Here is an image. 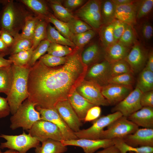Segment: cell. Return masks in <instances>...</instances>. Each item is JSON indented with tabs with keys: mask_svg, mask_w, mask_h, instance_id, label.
Returning a JSON list of instances; mask_svg holds the SVG:
<instances>
[{
	"mask_svg": "<svg viewBox=\"0 0 153 153\" xmlns=\"http://www.w3.org/2000/svg\"><path fill=\"white\" fill-rule=\"evenodd\" d=\"M136 87L142 93L153 90V72L144 68L138 77Z\"/></svg>",
	"mask_w": 153,
	"mask_h": 153,
	"instance_id": "cell-29",
	"label": "cell"
},
{
	"mask_svg": "<svg viewBox=\"0 0 153 153\" xmlns=\"http://www.w3.org/2000/svg\"><path fill=\"white\" fill-rule=\"evenodd\" d=\"M132 87L108 84L102 87L101 92L110 105H116L132 90Z\"/></svg>",
	"mask_w": 153,
	"mask_h": 153,
	"instance_id": "cell-17",
	"label": "cell"
},
{
	"mask_svg": "<svg viewBox=\"0 0 153 153\" xmlns=\"http://www.w3.org/2000/svg\"><path fill=\"white\" fill-rule=\"evenodd\" d=\"M20 1L31 10L35 15L45 18L50 13L48 4L41 0H21Z\"/></svg>",
	"mask_w": 153,
	"mask_h": 153,
	"instance_id": "cell-27",
	"label": "cell"
},
{
	"mask_svg": "<svg viewBox=\"0 0 153 153\" xmlns=\"http://www.w3.org/2000/svg\"><path fill=\"white\" fill-rule=\"evenodd\" d=\"M141 104L142 107H153V91L142 93L140 97Z\"/></svg>",
	"mask_w": 153,
	"mask_h": 153,
	"instance_id": "cell-50",
	"label": "cell"
},
{
	"mask_svg": "<svg viewBox=\"0 0 153 153\" xmlns=\"http://www.w3.org/2000/svg\"><path fill=\"white\" fill-rule=\"evenodd\" d=\"M35 109L40 113L41 119L55 124L59 129L64 140L78 139L73 131L54 108L44 109L36 106Z\"/></svg>",
	"mask_w": 153,
	"mask_h": 153,
	"instance_id": "cell-12",
	"label": "cell"
},
{
	"mask_svg": "<svg viewBox=\"0 0 153 153\" xmlns=\"http://www.w3.org/2000/svg\"><path fill=\"white\" fill-rule=\"evenodd\" d=\"M83 50L76 47L60 66L49 67L39 59L37 61L28 76L27 99L44 109L54 108L59 102L68 100L84 80L88 69L82 60Z\"/></svg>",
	"mask_w": 153,
	"mask_h": 153,
	"instance_id": "cell-1",
	"label": "cell"
},
{
	"mask_svg": "<svg viewBox=\"0 0 153 153\" xmlns=\"http://www.w3.org/2000/svg\"><path fill=\"white\" fill-rule=\"evenodd\" d=\"M11 65L0 68V93H3L7 95L9 92L12 84Z\"/></svg>",
	"mask_w": 153,
	"mask_h": 153,
	"instance_id": "cell-34",
	"label": "cell"
},
{
	"mask_svg": "<svg viewBox=\"0 0 153 153\" xmlns=\"http://www.w3.org/2000/svg\"><path fill=\"white\" fill-rule=\"evenodd\" d=\"M35 148V153H63L67 150V146L58 141L48 139Z\"/></svg>",
	"mask_w": 153,
	"mask_h": 153,
	"instance_id": "cell-26",
	"label": "cell"
},
{
	"mask_svg": "<svg viewBox=\"0 0 153 153\" xmlns=\"http://www.w3.org/2000/svg\"><path fill=\"white\" fill-rule=\"evenodd\" d=\"M139 41L147 47L151 44L153 36V27L148 17L137 20L133 26Z\"/></svg>",
	"mask_w": 153,
	"mask_h": 153,
	"instance_id": "cell-19",
	"label": "cell"
},
{
	"mask_svg": "<svg viewBox=\"0 0 153 153\" xmlns=\"http://www.w3.org/2000/svg\"><path fill=\"white\" fill-rule=\"evenodd\" d=\"M102 87L96 83L84 80L76 89V91L95 106H108L110 104L101 92Z\"/></svg>",
	"mask_w": 153,
	"mask_h": 153,
	"instance_id": "cell-10",
	"label": "cell"
},
{
	"mask_svg": "<svg viewBox=\"0 0 153 153\" xmlns=\"http://www.w3.org/2000/svg\"><path fill=\"white\" fill-rule=\"evenodd\" d=\"M0 12V29L7 31L14 37L18 35L30 13L12 0L3 1Z\"/></svg>",
	"mask_w": 153,
	"mask_h": 153,
	"instance_id": "cell-3",
	"label": "cell"
},
{
	"mask_svg": "<svg viewBox=\"0 0 153 153\" xmlns=\"http://www.w3.org/2000/svg\"><path fill=\"white\" fill-rule=\"evenodd\" d=\"M0 137L6 141L1 143L0 149L7 148L16 150L19 153H26L30 149L35 148L40 145V142L36 138L24 131L22 134L17 135L1 134Z\"/></svg>",
	"mask_w": 153,
	"mask_h": 153,
	"instance_id": "cell-6",
	"label": "cell"
},
{
	"mask_svg": "<svg viewBox=\"0 0 153 153\" xmlns=\"http://www.w3.org/2000/svg\"><path fill=\"white\" fill-rule=\"evenodd\" d=\"M39 17L29 14L26 17L20 35L23 37L32 40Z\"/></svg>",
	"mask_w": 153,
	"mask_h": 153,
	"instance_id": "cell-37",
	"label": "cell"
},
{
	"mask_svg": "<svg viewBox=\"0 0 153 153\" xmlns=\"http://www.w3.org/2000/svg\"><path fill=\"white\" fill-rule=\"evenodd\" d=\"M10 113V108L7 98L0 96V119L7 117Z\"/></svg>",
	"mask_w": 153,
	"mask_h": 153,
	"instance_id": "cell-52",
	"label": "cell"
},
{
	"mask_svg": "<svg viewBox=\"0 0 153 153\" xmlns=\"http://www.w3.org/2000/svg\"><path fill=\"white\" fill-rule=\"evenodd\" d=\"M67 23L71 32L73 34L80 33L93 29L86 23L76 17Z\"/></svg>",
	"mask_w": 153,
	"mask_h": 153,
	"instance_id": "cell-44",
	"label": "cell"
},
{
	"mask_svg": "<svg viewBox=\"0 0 153 153\" xmlns=\"http://www.w3.org/2000/svg\"><path fill=\"white\" fill-rule=\"evenodd\" d=\"M75 48L50 42L47 52L48 54L54 56L63 57L71 54Z\"/></svg>",
	"mask_w": 153,
	"mask_h": 153,
	"instance_id": "cell-41",
	"label": "cell"
},
{
	"mask_svg": "<svg viewBox=\"0 0 153 153\" xmlns=\"http://www.w3.org/2000/svg\"><path fill=\"white\" fill-rule=\"evenodd\" d=\"M116 7L111 0H101V12L103 24L111 23L115 19Z\"/></svg>",
	"mask_w": 153,
	"mask_h": 153,
	"instance_id": "cell-32",
	"label": "cell"
},
{
	"mask_svg": "<svg viewBox=\"0 0 153 153\" xmlns=\"http://www.w3.org/2000/svg\"><path fill=\"white\" fill-rule=\"evenodd\" d=\"M67 58V56L59 57L47 53L42 56L39 59L46 66L53 67L63 65L65 63Z\"/></svg>",
	"mask_w": 153,
	"mask_h": 153,
	"instance_id": "cell-47",
	"label": "cell"
},
{
	"mask_svg": "<svg viewBox=\"0 0 153 153\" xmlns=\"http://www.w3.org/2000/svg\"><path fill=\"white\" fill-rule=\"evenodd\" d=\"M63 1V6L72 12L77 8L81 7L87 1L84 0H65Z\"/></svg>",
	"mask_w": 153,
	"mask_h": 153,
	"instance_id": "cell-51",
	"label": "cell"
},
{
	"mask_svg": "<svg viewBox=\"0 0 153 153\" xmlns=\"http://www.w3.org/2000/svg\"><path fill=\"white\" fill-rule=\"evenodd\" d=\"M138 40L133 26L128 25L118 41L126 46L131 47Z\"/></svg>",
	"mask_w": 153,
	"mask_h": 153,
	"instance_id": "cell-42",
	"label": "cell"
},
{
	"mask_svg": "<svg viewBox=\"0 0 153 153\" xmlns=\"http://www.w3.org/2000/svg\"><path fill=\"white\" fill-rule=\"evenodd\" d=\"M65 146L80 147L84 153H94L100 148H107L114 145L113 139H78L75 140H63L61 141Z\"/></svg>",
	"mask_w": 153,
	"mask_h": 153,
	"instance_id": "cell-15",
	"label": "cell"
},
{
	"mask_svg": "<svg viewBox=\"0 0 153 153\" xmlns=\"http://www.w3.org/2000/svg\"><path fill=\"white\" fill-rule=\"evenodd\" d=\"M104 48L97 43H94L83 50L81 58L83 63L89 67L104 58Z\"/></svg>",
	"mask_w": 153,
	"mask_h": 153,
	"instance_id": "cell-23",
	"label": "cell"
},
{
	"mask_svg": "<svg viewBox=\"0 0 153 153\" xmlns=\"http://www.w3.org/2000/svg\"><path fill=\"white\" fill-rule=\"evenodd\" d=\"M101 109L99 106H95L89 110L84 119V122L93 121L100 117Z\"/></svg>",
	"mask_w": 153,
	"mask_h": 153,
	"instance_id": "cell-49",
	"label": "cell"
},
{
	"mask_svg": "<svg viewBox=\"0 0 153 153\" xmlns=\"http://www.w3.org/2000/svg\"><path fill=\"white\" fill-rule=\"evenodd\" d=\"M33 50L31 48L28 50L11 55L8 57V60L12 61V64L19 67L27 66Z\"/></svg>",
	"mask_w": 153,
	"mask_h": 153,
	"instance_id": "cell-40",
	"label": "cell"
},
{
	"mask_svg": "<svg viewBox=\"0 0 153 153\" xmlns=\"http://www.w3.org/2000/svg\"><path fill=\"white\" fill-rule=\"evenodd\" d=\"M48 23L45 18L39 17L32 40V48L33 50L41 41L46 39L47 28Z\"/></svg>",
	"mask_w": 153,
	"mask_h": 153,
	"instance_id": "cell-28",
	"label": "cell"
},
{
	"mask_svg": "<svg viewBox=\"0 0 153 153\" xmlns=\"http://www.w3.org/2000/svg\"><path fill=\"white\" fill-rule=\"evenodd\" d=\"M29 133L41 143L49 139L61 141L64 140L58 128L50 122L40 120L35 122Z\"/></svg>",
	"mask_w": 153,
	"mask_h": 153,
	"instance_id": "cell-9",
	"label": "cell"
},
{
	"mask_svg": "<svg viewBox=\"0 0 153 153\" xmlns=\"http://www.w3.org/2000/svg\"><path fill=\"white\" fill-rule=\"evenodd\" d=\"M122 116L121 112L117 111L102 116L93 121L92 125L89 128L80 129L74 133L78 139H99L104 128Z\"/></svg>",
	"mask_w": 153,
	"mask_h": 153,
	"instance_id": "cell-8",
	"label": "cell"
},
{
	"mask_svg": "<svg viewBox=\"0 0 153 153\" xmlns=\"http://www.w3.org/2000/svg\"><path fill=\"white\" fill-rule=\"evenodd\" d=\"M111 77L110 63L104 60L88 68L84 80L94 82L102 87L108 84Z\"/></svg>",
	"mask_w": 153,
	"mask_h": 153,
	"instance_id": "cell-13",
	"label": "cell"
},
{
	"mask_svg": "<svg viewBox=\"0 0 153 153\" xmlns=\"http://www.w3.org/2000/svg\"><path fill=\"white\" fill-rule=\"evenodd\" d=\"M127 118L139 127L153 129V107H143Z\"/></svg>",
	"mask_w": 153,
	"mask_h": 153,
	"instance_id": "cell-20",
	"label": "cell"
},
{
	"mask_svg": "<svg viewBox=\"0 0 153 153\" xmlns=\"http://www.w3.org/2000/svg\"><path fill=\"white\" fill-rule=\"evenodd\" d=\"M116 6L130 4L133 3L135 0H111Z\"/></svg>",
	"mask_w": 153,
	"mask_h": 153,
	"instance_id": "cell-58",
	"label": "cell"
},
{
	"mask_svg": "<svg viewBox=\"0 0 153 153\" xmlns=\"http://www.w3.org/2000/svg\"><path fill=\"white\" fill-rule=\"evenodd\" d=\"M145 68L153 72V51L152 49L149 50L148 58Z\"/></svg>",
	"mask_w": 153,
	"mask_h": 153,
	"instance_id": "cell-54",
	"label": "cell"
},
{
	"mask_svg": "<svg viewBox=\"0 0 153 153\" xmlns=\"http://www.w3.org/2000/svg\"><path fill=\"white\" fill-rule=\"evenodd\" d=\"M50 42L47 39L41 41L32 52L28 66L31 67L45 53L47 52Z\"/></svg>",
	"mask_w": 153,
	"mask_h": 153,
	"instance_id": "cell-43",
	"label": "cell"
},
{
	"mask_svg": "<svg viewBox=\"0 0 153 153\" xmlns=\"http://www.w3.org/2000/svg\"><path fill=\"white\" fill-rule=\"evenodd\" d=\"M0 37L6 46L9 48L13 43L14 37L7 31L2 30H0Z\"/></svg>",
	"mask_w": 153,
	"mask_h": 153,
	"instance_id": "cell-53",
	"label": "cell"
},
{
	"mask_svg": "<svg viewBox=\"0 0 153 153\" xmlns=\"http://www.w3.org/2000/svg\"><path fill=\"white\" fill-rule=\"evenodd\" d=\"M0 54L5 56L10 54L9 49L6 46L0 37Z\"/></svg>",
	"mask_w": 153,
	"mask_h": 153,
	"instance_id": "cell-55",
	"label": "cell"
},
{
	"mask_svg": "<svg viewBox=\"0 0 153 153\" xmlns=\"http://www.w3.org/2000/svg\"><path fill=\"white\" fill-rule=\"evenodd\" d=\"M96 153H120V152L114 145H113L98 151Z\"/></svg>",
	"mask_w": 153,
	"mask_h": 153,
	"instance_id": "cell-56",
	"label": "cell"
},
{
	"mask_svg": "<svg viewBox=\"0 0 153 153\" xmlns=\"http://www.w3.org/2000/svg\"><path fill=\"white\" fill-rule=\"evenodd\" d=\"M0 153H19L18 152L13 150L8 149L4 152H3L0 149Z\"/></svg>",
	"mask_w": 153,
	"mask_h": 153,
	"instance_id": "cell-59",
	"label": "cell"
},
{
	"mask_svg": "<svg viewBox=\"0 0 153 153\" xmlns=\"http://www.w3.org/2000/svg\"><path fill=\"white\" fill-rule=\"evenodd\" d=\"M14 41L9 48L10 54L12 55L19 52L31 49L32 47V40L22 37L19 33L14 37Z\"/></svg>",
	"mask_w": 153,
	"mask_h": 153,
	"instance_id": "cell-35",
	"label": "cell"
},
{
	"mask_svg": "<svg viewBox=\"0 0 153 153\" xmlns=\"http://www.w3.org/2000/svg\"><path fill=\"white\" fill-rule=\"evenodd\" d=\"M46 39L50 42L69 46L73 48L76 46L71 41L65 38L55 28L52 26L50 23L47 28Z\"/></svg>",
	"mask_w": 153,
	"mask_h": 153,
	"instance_id": "cell-30",
	"label": "cell"
},
{
	"mask_svg": "<svg viewBox=\"0 0 153 153\" xmlns=\"http://www.w3.org/2000/svg\"><path fill=\"white\" fill-rule=\"evenodd\" d=\"M122 139L126 144L133 147H153V129L139 128L134 133Z\"/></svg>",
	"mask_w": 153,
	"mask_h": 153,
	"instance_id": "cell-18",
	"label": "cell"
},
{
	"mask_svg": "<svg viewBox=\"0 0 153 153\" xmlns=\"http://www.w3.org/2000/svg\"><path fill=\"white\" fill-rule=\"evenodd\" d=\"M98 31L101 45L103 48L108 47L115 42L113 33L112 22L102 24Z\"/></svg>",
	"mask_w": 153,
	"mask_h": 153,
	"instance_id": "cell-31",
	"label": "cell"
},
{
	"mask_svg": "<svg viewBox=\"0 0 153 153\" xmlns=\"http://www.w3.org/2000/svg\"><path fill=\"white\" fill-rule=\"evenodd\" d=\"M110 72L111 76L128 73H132L130 67L124 60L110 63Z\"/></svg>",
	"mask_w": 153,
	"mask_h": 153,
	"instance_id": "cell-46",
	"label": "cell"
},
{
	"mask_svg": "<svg viewBox=\"0 0 153 153\" xmlns=\"http://www.w3.org/2000/svg\"><path fill=\"white\" fill-rule=\"evenodd\" d=\"M101 1L88 0L73 13L75 17L86 23L93 29L98 31L103 24L101 12Z\"/></svg>",
	"mask_w": 153,
	"mask_h": 153,
	"instance_id": "cell-5",
	"label": "cell"
},
{
	"mask_svg": "<svg viewBox=\"0 0 153 153\" xmlns=\"http://www.w3.org/2000/svg\"><path fill=\"white\" fill-rule=\"evenodd\" d=\"M132 3L116 6L115 18L132 26L137 23L136 7Z\"/></svg>",
	"mask_w": 153,
	"mask_h": 153,
	"instance_id": "cell-24",
	"label": "cell"
},
{
	"mask_svg": "<svg viewBox=\"0 0 153 153\" xmlns=\"http://www.w3.org/2000/svg\"><path fill=\"white\" fill-rule=\"evenodd\" d=\"M55 108L69 128L74 132L79 131L81 120L73 110L68 100L59 102Z\"/></svg>",
	"mask_w": 153,
	"mask_h": 153,
	"instance_id": "cell-16",
	"label": "cell"
},
{
	"mask_svg": "<svg viewBox=\"0 0 153 153\" xmlns=\"http://www.w3.org/2000/svg\"><path fill=\"white\" fill-rule=\"evenodd\" d=\"M142 93L136 87L123 100L112 108V112H119L123 116L128 117L143 107L140 102V97Z\"/></svg>",
	"mask_w": 153,
	"mask_h": 153,
	"instance_id": "cell-14",
	"label": "cell"
},
{
	"mask_svg": "<svg viewBox=\"0 0 153 153\" xmlns=\"http://www.w3.org/2000/svg\"><path fill=\"white\" fill-rule=\"evenodd\" d=\"M5 56L3 55L0 54V68L8 67L12 64L10 60L4 58Z\"/></svg>",
	"mask_w": 153,
	"mask_h": 153,
	"instance_id": "cell-57",
	"label": "cell"
},
{
	"mask_svg": "<svg viewBox=\"0 0 153 153\" xmlns=\"http://www.w3.org/2000/svg\"><path fill=\"white\" fill-rule=\"evenodd\" d=\"M139 128L137 125L122 116L109 124L106 130L101 132L100 139L122 138L134 133Z\"/></svg>",
	"mask_w": 153,
	"mask_h": 153,
	"instance_id": "cell-7",
	"label": "cell"
},
{
	"mask_svg": "<svg viewBox=\"0 0 153 153\" xmlns=\"http://www.w3.org/2000/svg\"><path fill=\"white\" fill-rule=\"evenodd\" d=\"M131 47H127L118 41L104 48V58L110 63L124 60Z\"/></svg>",
	"mask_w": 153,
	"mask_h": 153,
	"instance_id": "cell-22",
	"label": "cell"
},
{
	"mask_svg": "<svg viewBox=\"0 0 153 153\" xmlns=\"http://www.w3.org/2000/svg\"><path fill=\"white\" fill-rule=\"evenodd\" d=\"M96 34L95 30L90 29L80 33L73 34L71 41L76 47L83 48L95 36Z\"/></svg>",
	"mask_w": 153,
	"mask_h": 153,
	"instance_id": "cell-39",
	"label": "cell"
},
{
	"mask_svg": "<svg viewBox=\"0 0 153 153\" xmlns=\"http://www.w3.org/2000/svg\"><path fill=\"white\" fill-rule=\"evenodd\" d=\"M134 82L133 74L128 73L111 76L108 81V84L132 87Z\"/></svg>",
	"mask_w": 153,
	"mask_h": 153,
	"instance_id": "cell-45",
	"label": "cell"
},
{
	"mask_svg": "<svg viewBox=\"0 0 153 153\" xmlns=\"http://www.w3.org/2000/svg\"><path fill=\"white\" fill-rule=\"evenodd\" d=\"M31 67L27 66L19 67L12 63L11 65L12 84L6 98L12 115L28 97V79Z\"/></svg>",
	"mask_w": 153,
	"mask_h": 153,
	"instance_id": "cell-2",
	"label": "cell"
},
{
	"mask_svg": "<svg viewBox=\"0 0 153 153\" xmlns=\"http://www.w3.org/2000/svg\"><path fill=\"white\" fill-rule=\"evenodd\" d=\"M137 20L148 17L153 7V0H135Z\"/></svg>",
	"mask_w": 153,
	"mask_h": 153,
	"instance_id": "cell-38",
	"label": "cell"
},
{
	"mask_svg": "<svg viewBox=\"0 0 153 153\" xmlns=\"http://www.w3.org/2000/svg\"><path fill=\"white\" fill-rule=\"evenodd\" d=\"M48 5L52 10L54 15L58 19L67 23L75 17L73 12L65 7L60 0H50L47 1Z\"/></svg>",
	"mask_w": 153,
	"mask_h": 153,
	"instance_id": "cell-25",
	"label": "cell"
},
{
	"mask_svg": "<svg viewBox=\"0 0 153 153\" xmlns=\"http://www.w3.org/2000/svg\"><path fill=\"white\" fill-rule=\"evenodd\" d=\"M35 107L27 99L25 100L10 117V128L12 130L21 128L24 130H29L35 122L41 120Z\"/></svg>",
	"mask_w": 153,
	"mask_h": 153,
	"instance_id": "cell-4",
	"label": "cell"
},
{
	"mask_svg": "<svg viewBox=\"0 0 153 153\" xmlns=\"http://www.w3.org/2000/svg\"><path fill=\"white\" fill-rule=\"evenodd\" d=\"M68 100L81 121L84 120L89 110L95 106L80 95L76 90L69 97Z\"/></svg>",
	"mask_w": 153,
	"mask_h": 153,
	"instance_id": "cell-21",
	"label": "cell"
},
{
	"mask_svg": "<svg viewBox=\"0 0 153 153\" xmlns=\"http://www.w3.org/2000/svg\"><path fill=\"white\" fill-rule=\"evenodd\" d=\"M115 146L120 153H153V147L141 146L133 147L126 144L122 139H117L115 143Z\"/></svg>",
	"mask_w": 153,
	"mask_h": 153,
	"instance_id": "cell-33",
	"label": "cell"
},
{
	"mask_svg": "<svg viewBox=\"0 0 153 153\" xmlns=\"http://www.w3.org/2000/svg\"><path fill=\"white\" fill-rule=\"evenodd\" d=\"M112 23L113 35L116 42L119 41L128 24L116 19L113 20Z\"/></svg>",
	"mask_w": 153,
	"mask_h": 153,
	"instance_id": "cell-48",
	"label": "cell"
},
{
	"mask_svg": "<svg viewBox=\"0 0 153 153\" xmlns=\"http://www.w3.org/2000/svg\"><path fill=\"white\" fill-rule=\"evenodd\" d=\"M149 52L147 47L138 40L131 47L124 60L129 64L133 74L140 72L144 68Z\"/></svg>",
	"mask_w": 153,
	"mask_h": 153,
	"instance_id": "cell-11",
	"label": "cell"
},
{
	"mask_svg": "<svg viewBox=\"0 0 153 153\" xmlns=\"http://www.w3.org/2000/svg\"><path fill=\"white\" fill-rule=\"evenodd\" d=\"M45 18L49 23L53 24L61 35L71 41L73 34L71 32L67 23L58 19L51 13Z\"/></svg>",
	"mask_w": 153,
	"mask_h": 153,
	"instance_id": "cell-36",
	"label": "cell"
}]
</instances>
